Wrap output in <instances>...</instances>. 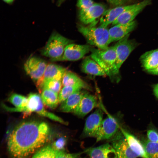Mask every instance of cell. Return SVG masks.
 I'll return each mask as SVG.
<instances>
[{"label": "cell", "instance_id": "cell-1", "mask_svg": "<svg viewBox=\"0 0 158 158\" xmlns=\"http://www.w3.org/2000/svg\"><path fill=\"white\" fill-rule=\"evenodd\" d=\"M50 128L44 121L28 120L17 125L10 133L7 147L12 158H27L47 141Z\"/></svg>", "mask_w": 158, "mask_h": 158}, {"label": "cell", "instance_id": "cell-2", "mask_svg": "<svg viewBox=\"0 0 158 158\" xmlns=\"http://www.w3.org/2000/svg\"><path fill=\"white\" fill-rule=\"evenodd\" d=\"M91 57L104 70L112 81H116L119 71L116 67V54L114 46L105 49L92 48Z\"/></svg>", "mask_w": 158, "mask_h": 158}, {"label": "cell", "instance_id": "cell-3", "mask_svg": "<svg viewBox=\"0 0 158 158\" xmlns=\"http://www.w3.org/2000/svg\"><path fill=\"white\" fill-rule=\"evenodd\" d=\"M79 32L90 45L101 49H105L110 44L109 29L100 26L97 27L79 25Z\"/></svg>", "mask_w": 158, "mask_h": 158}, {"label": "cell", "instance_id": "cell-4", "mask_svg": "<svg viewBox=\"0 0 158 158\" xmlns=\"http://www.w3.org/2000/svg\"><path fill=\"white\" fill-rule=\"evenodd\" d=\"M26 105L21 108L10 107L7 106L6 111L11 112H22L26 114L35 112L39 115L47 117L62 123L63 120L55 115L47 111L44 109L41 96L36 93H30L28 95Z\"/></svg>", "mask_w": 158, "mask_h": 158}, {"label": "cell", "instance_id": "cell-5", "mask_svg": "<svg viewBox=\"0 0 158 158\" xmlns=\"http://www.w3.org/2000/svg\"><path fill=\"white\" fill-rule=\"evenodd\" d=\"M72 42V40L57 32H54L41 50V54L50 58L52 61H57L63 55L66 47Z\"/></svg>", "mask_w": 158, "mask_h": 158}, {"label": "cell", "instance_id": "cell-6", "mask_svg": "<svg viewBox=\"0 0 158 158\" xmlns=\"http://www.w3.org/2000/svg\"><path fill=\"white\" fill-rule=\"evenodd\" d=\"M128 34L114 45L116 54V66L119 71L123 63L137 46L135 41L128 39Z\"/></svg>", "mask_w": 158, "mask_h": 158}, {"label": "cell", "instance_id": "cell-7", "mask_svg": "<svg viewBox=\"0 0 158 158\" xmlns=\"http://www.w3.org/2000/svg\"><path fill=\"white\" fill-rule=\"evenodd\" d=\"M120 128L116 119L108 115L107 118L102 120L97 132L95 136L97 142L112 138L117 133Z\"/></svg>", "mask_w": 158, "mask_h": 158}, {"label": "cell", "instance_id": "cell-8", "mask_svg": "<svg viewBox=\"0 0 158 158\" xmlns=\"http://www.w3.org/2000/svg\"><path fill=\"white\" fill-rule=\"evenodd\" d=\"M47 64L42 59L35 56H30L24 65L26 73L36 82L43 76Z\"/></svg>", "mask_w": 158, "mask_h": 158}, {"label": "cell", "instance_id": "cell-9", "mask_svg": "<svg viewBox=\"0 0 158 158\" xmlns=\"http://www.w3.org/2000/svg\"><path fill=\"white\" fill-rule=\"evenodd\" d=\"M92 48L88 45L71 43L65 48L63 55L57 61H75L83 57L91 51Z\"/></svg>", "mask_w": 158, "mask_h": 158}, {"label": "cell", "instance_id": "cell-10", "mask_svg": "<svg viewBox=\"0 0 158 158\" xmlns=\"http://www.w3.org/2000/svg\"><path fill=\"white\" fill-rule=\"evenodd\" d=\"M151 2V0H143L133 4L131 8L121 14L112 23V25L126 24L132 22L137 16Z\"/></svg>", "mask_w": 158, "mask_h": 158}, {"label": "cell", "instance_id": "cell-11", "mask_svg": "<svg viewBox=\"0 0 158 158\" xmlns=\"http://www.w3.org/2000/svg\"><path fill=\"white\" fill-rule=\"evenodd\" d=\"M114 137L112 141V146L116 152L117 158H136L138 157L131 150L122 133H117Z\"/></svg>", "mask_w": 158, "mask_h": 158}, {"label": "cell", "instance_id": "cell-12", "mask_svg": "<svg viewBox=\"0 0 158 158\" xmlns=\"http://www.w3.org/2000/svg\"><path fill=\"white\" fill-rule=\"evenodd\" d=\"M103 113L101 110H96L87 118L83 130L84 135L95 137L103 119Z\"/></svg>", "mask_w": 158, "mask_h": 158}, {"label": "cell", "instance_id": "cell-13", "mask_svg": "<svg viewBox=\"0 0 158 158\" xmlns=\"http://www.w3.org/2000/svg\"><path fill=\"white\" fill-rule=\"evenodd\" d=\"M98 104L97 99L95 96L85 92L73 112L79 117H83Z\"/></svg>", "mask_w": 158, "mask_h": 158}, {"label": "cell", "instance_id": "cell-14", "mask_svg": "<svg viewBox=\"0 0 158 158\" xmlns=\"http://www.w3.org/2000/svg\"><path fill=\"white\" fill-rule=\"evenodd\" d=\"M106 10L105 6L103 4L95 3L87 10L79 11L80 20L85 24H88L94 22L97 18L101 16Z\"/></svg>", "mask_w": 158, "mask_h": 158}, {"label": "cell", "instance_id": "cell-15", "mask_svg": "<svg viewBox=\"0 0 158 158\" xmlns=\"http://www.w3.org/2000/svg\"><path fill=\"white\" fill-rule=\"evenodd\" d=\"M136 25L137 23L134 20L126 24L114 25L109 29L110 43L120 40L135 29Z\"/></svg>", "mask_w": 158, "mask_h": 158}, {"label": "cell", "instance_id": "cell-16", "mask_svg": "<svg viewBox=\"0 0 158 158\" xmlns=\"http://www.w3.org/2000/svg\"><path fill=\"white\" fill-rule=\"evenodd\" d=\"M64 68L54 63L47 64L42 77L36 82L37 87L44 81L49 80H62L66 71Z\"/></svg>", "mask_w": 158, "mask_h": 158}, {"label": "cell", "instance_id": "cell-17", "mask_svg": "<svg viewBox=\"0 0 158 158\" xmlns=\"http://www.w3.org/2000/svg\"><path fill=\"white\" fill-rule=\"evenodd\" d=\"M85 152L91 158H117L116 152L109 143L86 149Z\"/></svg>", "mask_w": 158, "mask_h": 158}, {"label": "cell", "instance_id": "cell-18", "mask_svg": "<svg viewBox=\"0 0 158 158\" xmlns=\"http://www.w3.org/2000/svg\"><path fill=\"white\" fill-rule=\"evenodd\" d=\"M133 4L117 6L114 8L106 10L101 16L100 25L107 28L123 12L131 8Z\"/></svg>", "mask_w": 158, "mask_h": 158}, {"label": "cell", "instance_id": "cell-19", "mask_svg": "<svg viewBox=\"0 0 158 158\" xmlns=\"http://www.w3.org/2000/svg\"><path fill=\"white\" fill-rule=\"evenodd\" d=\"M121 132L127 141L132 151L138 157L142 158H149L143 144L133 135L125 130L122 128H120Z\"/></svg>", "mask_w": 158, "mask_h": 158}, {"label": "cell", "instance_id": "cell-20", "mask_svg": "<svg viewBox=\"0 0 158 158\" xmlns=\"http://www.w3.org/2000/svg\"><path fill=\"white\" fill-rule=\"evenodd\" d=\"M81 90L74 92L61 103L59 108L60 111L66 113L73 112L85 92Z\"/></svg>", "mask_w": 158, "mask_h": 158}, {"label": "cell", "instance_id": "cell-21", "mask_svg": "<svg viewBox=\"0 0 158 158\" xmlns=\"http://www.w3.org/2000/svg\"><path fill=\"white\" fill-rule=\"evenodd\" d=\"M81 67L82 71L85 73L99 76L106 75L100 66L91 57L85 59L82 62Z\"/></svg>", "mask_w": 158, "mask_h": 158}, {"label": "cell", "instance_id": "cell-22", "mask_svg": "<svg viewBox=\"0 0 158 158\" xmlns=\"http://www.w3.org/2000/svg\"><path fill=\"white\" fill-rule=\"evenodd\" d=\"M140 60L147 71L156 68L158 66V49L145 52L140 56Z\"/></svg>", "mask_w": 158, "mask_h": 158}, {"label": "cell", "instance_id": "cell-23", "mask_svg": "<svg viewBox=\"0 0 158 158\" xmlns=\"http://www.w3.org/2000/svg\"><path fill=\"white\" fill-rule=\"evenodd\" d=\"M83 89L90 90L91 88L84 81L72 85L63 86L59 94V103H62L74 92Z\"/></svg>", "mask_w": 158, "mask_h": 158}, {"label": "cell", "instance_id": "cell-24", "mask_svg": "<svg viewBox=\"0 0 158 158\" xmlns=\"http://www.w3.org/2000/svg\"><path fill=\"white\" fill-rule=\"evenodd\" d=\"M41 97L43 104L51 109H54L59 103L58 94L47 89H43Z\"/></svg>", "mask_w": 158, "mask_h": 158}, {"label": "cell", "instance_id": "cell-25", "mask_svg": "<svg viewBox=\"0 0 158 158\" xmlns=\"http://www.w3.org/2000/svg\"><path fill=\"white\" fill-rule=\"evenodd\" d=\"M62 85V80H49L43 82L37 87L40 93L43 89H47L59 94Z\"/></svg>", "mask_w": 158, "mask_h": 158}, {"label": "cell", "instance_id": "cell-26", "mask_svg": "<svg viewBox=\"0 0 158 158\" xmlns=\"http://www.w3.org/2000/svg\"><path fill=\"white\" fill-rule=\"evenodd\" d=\"M60 151L47 146L39 149L32 158H56Z\"/></svg>", "mask_w": 158, "mask_h": 158}, {"label": "cell", "instance_id": "cell-27", "mask_svg": "<svg viewBox=\"0 0 158 158\" xmlns=\"http://www.w3.org/2000/svg\"><path fill=\"white\" fill-rule=\"evenodd\" d=\"M84 81L75 73L66 71L64 73L62 79L63 86L73 85Z\"/></svg>", "mask_w": 158, "mask_h": 158}, {"label": "cell", "instance_id": "cell-28", "mask_svg": "<svg viewBox=\"0 0 158 158\" xmlns=\"http://www.w3.org/2000/svg\"><path fill=\"white\" fill-rule=\"evenodd\" d=\"M143 144L149 158H158V143L152 142L147 140Z\"/></svg>", "mask_w": 158, "mask_h": 158}, {"label": "cell", "instance_id": "cell-29", "mask_svg": "<svg viewBox=\"0 0 158 158\" xmlns=\"http://www.w3.org/2000/svg\"><path fill=\"white\" fill-rule=\"evenodd\" d=\"M8 100L17 108H21L25 106L28 100L27 98L16 93L12 94L9 97Z\"/></svg>", "mask_w": 158, "mask_h": 158}, {"label": "cell", "instance_id": "cell-30", "mask_svg": "<svg viewBox=\"0 0 158 158\" xmlns=\"http://www.w3.org/2000/svg\"><path fill=\"white\" fill-rule=\"evenodd\" d=\"M95 3L92 0H78L77 5L79 11H84L91 7Z\"/></svg>", "mask_w": 158, "mask_h": 158}, {"label": "cell", "instance_id": "cell-31", "mask_svg": "<svg viewBox=\"0 0 158 158\" xmlns=\"http://www.w3.org/2000/svg\"><path fill=\"white\" fill-rule=\"evenodd\" d=\"M66 144V138L63 137H61L54 142L52 146L57 150L64 151Z\"/></svg>", "mask_w": 158, "mask_h": 158}, {"label": "cell", "instance_id": "cell-32", "mask_svg": "<svg viewBox=\"0 0 158 158\" xmlns=\"http://www.w3.org/2000/svg\"><path fill=\"white\" fill-rule=\"evenodd\" d=\"M148 140L150 142L158 143V132L153 129L149 130L147 132Z\"/></svg>", "mask_w": 158, "mask_h": 158}, {"label": "cell", "instance_id": "cell-33", "mask_svg": "<svg viewBox=\"0 0 158 158\" xmlns=\"http://www.w3.org/2000/svg\"><path fill=\"white\" fill-rule=\"evenodd\" d=\"M110 4L115 6L123 5L129 0H105Z\"/></svg>", "mask_w": 158, "mask_h": 158}, {"label": "cell", "instance_id": "cell-34", "mask_svg": "<svg viewBox=\"0 0 158 158\" xmlns=\"http://www.w3.org/2000/svg\"><path fill=\"white\" fill-rule=\"evenodd\" d=\"M150 74L158 75V66L155 69L147 71Z\"/></svg>", "mask_w": 158, "mask_h": 158}, {"label": "cell", "instance_id": "cell-35", "mask_svg": "<svg viewBox=\"0 0 158 158\" xmlns=\"http://www.w3.org/2000/svg\"><path fill=\"white\" fill-rule=\"evenodd\" d=\"M153 91L154 95L158 98V84L156 85L154 87Z\"/></svg>", "mask_w": 158, "mask_h": 158}, {"label": "cell", "instance_id": "cell-36", "mask_svg": "<svg viewBox=\"0 0 158 158\" xmlns=\"http://www.w3.org/2000/svg\"><path fill=\"white\" fill-rule=\"evenodd\" d=\"M13 0H3L5 2L8 4L11 3Z\"/></svg>", "mask_w": 158, "mask_h": 158}, {"label": "cell", "instance_id": "cell-37", "mask_svg": "<svg viewBox=\"0 0 158 158\" xmlns=\"http://www.w3.org/2000/svg\"><path fill=\"white\" fill-rule=\"evenodd\" d=\"M62 0V1H63V0Z\"/></svg>", "mask_w": 158, "mask_h": 158}]
</instances>
